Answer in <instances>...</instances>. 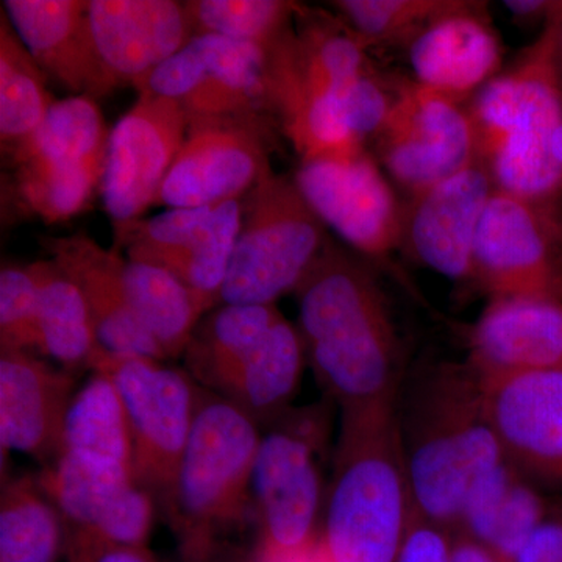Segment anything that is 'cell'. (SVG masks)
Masks as SVG:
<instances>
[{"label": "cell", "mask_w": 562, "mask_h": 562, "mask_svg": "<svg viewBox=\"0 0 562 562\" xmlns=\"http://www.w3.org/2000/svg\"><path fill=\"white\" fill-rule=\"evenodd\" d=\"M294 292L306 360L342 414L397 402L401 342L369 262L328 239Z\"/></svg>", "instance_id": "1"}, {"label": "cell", "mask_w": 562, "mask_h": 562, "mask_svg": "<svg viewBox=\"0 0 562 562\" xmlns=\"http://www.w3.org/2000/svg\"><path fill=\"white\" fill-rule=\"evenodd\" d=\"M398 401L342 414L321 541L333 562H397L412 528Z\"/></svg>", "instance_id": "2"}, {"label": "cell", "mask_w": 562, "mask_h": 562, "mask_svg": "<svg viewBox=\"0 0 562 562\" xmlns=\"http://www.w3.org/2000/svg\"><path fill=\"white\" fill-rule=\"evenodd\" d=\"M398 417L416 513L457 531L472 484L506 461L479 373L469 362L438 366L414 384Z\"/></svg>", "instance_id": "3"}, {"label": "cell", "mask_w": 562, "mask_h": 562, "mask_svg": "<svg viewBox=\"0 0 562 562\" xmlns=\"http://www.w3.org/2000/svg\"><path fill=\"white\" fill-rule=\"evenodd\" d=\"M561 20L562 2L532 46L487 81L468 109L495 190L543 203H562V166L552 150L562 125Z\"/></svg>", "instance_id": "4"}, {"label": "cell", "mask_w": 562, "mask_h": 562, "mask_svg": "<svg viewBox=\"0 0 562 562\" xmlns=\"http://www.w3.org/2000/svg\"><path fill=\"white\" fill-rule=\"evenodd\" d=\"M261 435L260 425L241 409L201 392L165 514L184 562H214L227 536L246 527Z\"/></svg>", "instance_id": "5"}, {"label": "cell", "mask_w": 562, "mask_h": 562, "mask_svg": "<svg viewBox=\"0 0 562 562\" xmlns=\"http://www.w3.org/2000/svg\"><path fill=\"white\" fill-rule=\"evenodd\" d=\"M328 239L295 180L269 173L246 195L221 303L276 305L297 290Z\"/></svg>", "instance_id": "6"}, {"label": "cell", "mask_w": 562, "mask_h": 562, "mask_svg": "<svg viewBox=\"0 0 562 562\" xmlns=\"http://www.w3.org/2000/svg\"><path fill=\"white\" fill-rule=\"evenodd\" d=\"M111 131L95 99L70 95L9 151L21 205L49 224L79 214L102 187Z\"/></svg>", "instance_id": "7"}, {"label": "cell", "mask_w": 562, "mask_h": 562, "mask_svg": "<svg viewBox=\"0 0 562 562\" xmlns=\"http://www.w3.org/2000/svg\"><path fill=\"white\" fill-rule=\"evenodd\" d=\"M91 371L109 373L116 384L131 427L133 475L165 516L198 413V383L162 361L103 349Z\"/></svg>", "instance_id": "8"}, {"label": "cell", "mask_w": 562, "mask_h": 562, "mask_svg": "<svg viewBox=\"0 0 562 562\" xmlns=\"http://www.w3.org/2000/svg\"><path fill=\"white\" fill-rule=\"evenodd\" d=\"M472 283L491 299L562 303V203L492 192L473 244Z\"/></svg>", "instance_id": "9"}, {"label": "cell", "mask_w": 562, "mask_h": 562, "mask_svg": "<svg viewBox=\"0 0 562 562\" xmlns=\"http://www.w3.org/2000/svg\"><path fill=\"white\" fill-rule=\"evenodd\" d=\"M316 427L308 417L281 414L261 435L251 476L258 525L255 558L291 553L321 535V473Z\"/></svg>", "instance_id": "10"}, {"label": "cell", "mask_w": 562, "mask_h": 562, "mask_svg": "<svg viewBox=\"0 0 562 562\" xmlns=\"http://www.w3.org/2000/svg\"><path fill=\"white\" fill-rule=\"evenodd\" d=\"M271 128L265 113L188 120L179 157L158 194V205L202 209L239 201L271 171Z\"/></svg>", "instance_id": "11"}, {"label": "cell", "mask_w": 562, "mask_h": 562, "mask_svg": "<svg viewBox=\"0 0 562 562\" xmlns=\"http://www.w3.org/2000/svg\"><path fill=\"white\" fill-rule=\"evenodd\" d=\"M375 150L376 161L409 198L479 160L469 110L414 80L397 88Z\"/></svg>", "instance_id": "12"}, {"label": "cell", "mask_w": 562, "mask_h": 562, "mask_svg": "<svg viewBox=\"0 0 562 562\" xmlns=\"http://www.w3.org/2000/svg\"><path fill=\"white\" fill-rule=\"evenodd\" d=\"M303 198L357 254L380 266L402 250L405 205L368 150L302 161L294 177Z\"/></svg>", "instance_id": "13"}, {"label": "cell", "mask_w": 562, "mask_h": 562, "mask_svg": "<svg viewBox=\"0 0 562 562\" xmlns=\"http://www.w3.org/2000/svg\"><path fill=\"white\" fill-rule=\"evenodd\" d=\"M187 131L183 106L147 91L114 125L101 187L114 231L157 203Z\"/></svg>", "instance_id": "14"}, {"label": "cell", "mask_w": 562, "mask_h": 562, "mask_svg": "<svg viewBox=\"0 0 562 562\" xmlns=\"http://www.w3.org/2000/svg\"><path fill=\"white\" fill-rule=\"evenodd\" d=\"M266 50L217 35H195L151 72L138 92L172 99L188 120L265 113Z\"/></svg>", "instance_id": "15"}, {"label": "cell", "mask_w": 562, "mask_h": 562, "mask_svg": "<svg viewBox=\"0 0 562 562\" xmlns=\"http://www.w3.org/2000/svg\"><path fill=\"white\" fill-rule=\"evenodd\" d=\"M38 479L66 528L91 531L113 542L147 546L158 506L127 465L61 453Z\"/></svg>", "instance_id": "16"}, {"label": "cell", "mask_w": 562, "mask_h": 562, "mask_svg": "<svg viewBox=\"0 0 562 562\" xmlns=\"http://www.w3.org/2000/svg\"><path fill=\"white\" fill-rule=\"evenodd\" d=\"M506 460L525 479L562 490V369L480 375Z\"/></svg>", "instance_id": "17"}, {"label": "cell", "mask_w": 562, "mask_h": 562, "mask_svg": "<svg viewBox=\"0 0 562 562\" xmlns=\"http://www.w3.org/2000/svg\"><path fill=\"white\" fill-rule=\"evenodd\" d=\"M495 191L482 160L417 192L405 205L402 250L447 279L472 283V254L484 210Z\"/></svg>", "instance_id": "18"}, {"label": "cell", "mask_w": 562, "mask_h": 562, "mask_svg": "<svg viewBox=\"0 0 562 562\" xmlns=\"http://www.w3.org/2000/svg\"><path fill=\"white\" fill-rule=\"evenodd\" d=\"M406 47L414 81L454 101L501 74L502 40L487 3L450 0Z\"/></svg>", "instance_id": "19"}, {"label": "cell", "mask_w": 562, "mask_h": 562, "mask_svg": "<svg viewBox=\"0 0 562 562\" xmlns=\"http://www.w3.org/2000/svg\"><path fill=\"white\" fill-rule=\"evenodd\" d=\"M2 10L40 68L74 95L99 99L120 88L103 65L87 0H3Z\"/></svg>", "instance_id": "20"}, {"label": "cell", "mask_w": 562, "mask_h": 562, "mask_svg": "<svg viewBox=\"0 0 562 562\" xmlns=\"http://www.w3.org/2000/svg\"><path fill=\"white\" fill-rule=\"evenodd\" d=\"M90 22L105 68L136 90L195 36L177 0H90Z\"/></svg>", "instance_id": "21"}, {"label": "cell", "mask_w": 562, "mask_h": 562, "mask_svg": "<svg viewBox=\"0 0 562 562\" xmlns=\"http://www.w3.org/2000/svg\"><path fill=\"white\" fill-rule=\"evenodd\" d=\"M76 394L72 373L32 351H0V450L49 465L60 452L63 425Z\"/></svg>", "instance_id": "22"}, {"label": "cell", "mask_w": 562, "mask_h": 562, "mask_svg": "<svg viewBox=\"0 0 562 562\" xmlns=\"http://www.w3.org/2000/svg\"><path fill=\"white\" fill-rule=\"evenodd\" d=\"M43 244L80 288L103 350L166 361L133 310L125 288V258L116 247L105 249L87 233L46 238Z\"/></svg>", "instance_id": "23"}, {"label": "cell", "mask_w": 562, "mask_h": 562, "mask_svg": "<svg viewBox=\"0 0 562 562\" xmlns=\"http://www.w3.org/2000/svg\"><path fill=\"white\" fill-rule=\"evenodd\" d=\"M479 375L562 369V303L495 297L469 335Z\"/></svg>", "instance_id": "24"}, {"label": "cell", "mask_w": 562, "mask_h": 562, "mask_svg": "<svg viewBox=\"0 0 562 562\" xmlns=\"http://www.w3.org/2000/svg\"><path fill=\"white\" fill-rule=\"evenodd\" d=\"M306 361L301 331L281 317L216 395L258 425H271L294 398Z\"/></svg>", "instance_id": "25"}, {"label": "cell", "mask_w": 562, "mask_h": 562, "mask_svg": "<svg viewBox=\"0 0 562 562\" xmlns=\"http://www.w3.org/2000/svg\"><path fill=\"white\" fill-rule=\"evenodd\" d=\"M281 317L276 305L221 303L211 310L183 353L191 379L217 394Z\"/></svg>", "instance_id": "26"}, {"label": "cell", "mask_w": 562, "mask_h": 562, "mask_svg": "<svg viewBox=\"0 0 562 562\" xmlns=\"http://www.w3.org/2000/svg\"><path fill=\"white\" fill-rule=\"evenodd\" d=\"M32 268L40 295L36 351L69 373L91 371L102 346L80 288L52 258L32 262Z\"/></svg>", "instance_id": "27"}, {"label": "cell", "mask_w": 562, "mask_h": 562, "mask_svg": "<svg viewBox=\"0 0 562 562\" xmlns=\"http://www.w3.org/2000/svg\"><path fill=\"white\" fill-rule=\"evenodd\" d=\"M65 519L38 475L2 480L0 562H57L66 552Z\"/></svg>", "instance_id": "28"}, {"label": "cell", "mask_w": 562, "mask_h": 562, "mask_svg": "<svg viewBox=\"0 0 562 562\" xmlns=\"http://www.w3.org/2000/svg\"><path fill=\"white\" fill-rule=\"evenodd\" d=\"M241 222V201L221 203L214 206L210 220L190 241L139 261L160 266L176 276L206 314L221 305L222 288L227 280Z\"/></svg>", "instance_id": "29"}, {"label": "cell", "mask_w": 562, "mask_h": 562, "mask_svg": "<svg viewBox=\"0 0 562 562\" xmlns=\"http://www.w3.org/2000/svg\"><path fill=\"white\" fill-rule=\"evenodd\" d=\"M124 280L136 316L166 360L183 357L205 316L194 294L171 272L150 262L125 258Z\"/></svg>", "instance_id": "30"}, {"label": "cell", "mask_w": 562, "mask_h": 562, "mask_svg": "<svg viewBox=\"0 0 562 562\" xmlns=\"http://www.w3.org/2000/svg\"><path fill=\"white\" fill-rule=\"evenodd\" d=\"M61 453L87 454L120 462L133 471V449L127 413L109 373L92 371L76 391L66 413Z\"/></svg>", "instance_id": "31"}, {"label": "cell", "mask_w": 562, "mask_h": 562, "mask_svg": "<svg viewBox=\"0 0 562 562\" xmlns=\"http://www.w3.org/2000/svg\"><path fill=\"white\" fill-rule=\"evenodd\" d=\"M54 95L47 76L24 46L5 11H0V138L10 150L43 124Z\"/></svg>", "instance_id": "32"}, {"label": "cell", "mask_w": 562, "mask_h": 562, "mask_svg": "<svg viewBox=\"0 0 562 562\" xmlns=\"http://www.w3.org/2000/svg\"><path fill=\"white\" fill-rule=\"evenodd\" d=\"M194 35H217L262 49L291 29L301 5L286 0H188Z\"/></svg>", "instance_id": "33"}, {"label": "cell", "mask_w": 562, "mask_h": 562, "mask_svg": "<svg viewBox=\"0 0 562 562\" xmlns=\"http://www.w3.org/2000/svg\"><path fill=\"white\" fill-rule=\"evenodd\" d=\"M450 0H336L341 20L372 44H408Z\"/></svg>", "instance_id": "34"}, {"label": "cell", "mask_w": 562, "mask_h": 562, "mask_svg": "<svg viewBox=\"0 0 562 562\" xmlns=\"http://www.w3.org/2000/svg\"><path fill=\"white\" fill-rule=\"evenodd\" d=\"M38 281L32 265H7L0 271V351L36 350Z\"/></svg>", "instance_id": "35"}, {"label": "cell", "mask_w": 562, "mask_h": 562, "mask_svg": "<svg viewBox=\"0 0 562 562\" xmlns=\"http://www.w3.org/2000/svg\"><path fill=\"white\" fill-rule=\"evenodd\" d=\"M395 94H391L372 69L366 70L341 91L336 92V101L347 128L364 146L366 140L375 139L382 132L390 117Z\"/></svg>", "instance_id": "36"}, {"label": "cell", "mask_w": 562, "mask_h": 562, "mask_svg": "<svg viewBox=\"0 0 562 562\" xmlns=\"http://www.w3.org/2000/svg\"><path fill=\"white\" fill-rule=\"evenodd\" d=\"M65 554L68 562H162L147 546L113 542L77 528H68Z\"/></svg>", "instance_id": "37"}, {"label": "cell", "mask_w": 562, "mask_h": 562, "mask_svg": "<svg viewBox=\"0 0 562 562\" xmlns=\"http://www.w3.org/2000/svg\"><path fill=\"white\" fill-rule=\"evenodd\" d=\"M452 536L416 513L397 562H450Z\"/></svg>", "instance_id": "38"}, {"label": "cell", "mask_w": 562, "mask_h": 562, "mask_svg": "<svg viewBox=\"0 0 562 562\" xmlns=\"http://www.w3.org/2000/svg\"><path fill=\"white\" fill-rule=\"evenodd\" d=\"M513 562H562V514L547 517Z\"/></svg>", "instance_id": "39"}, {"label": "cell", "mask_w": 562, "mask_h": 562, "mask_svg": "<svg viewBox=\"0 0 562 562\" xmlns=\"http://www.w3.org/2000/svg\"><path fill=\"white\" fill-rule=\"evenodd\" d=\"M560 5L561 2H550V0H505L503 2V7L509 11L513 20L520 24H536V22L546 24Z\"/></svg>", "instance_id": "40"}, {"label": "cell", "mask_w": 562, "mask_h": 562, "mask_svg": "<svg viewBox=\"0 0 562 562\" xmlns=\"http://www.w3.org/2000/svg\"><path fill=\"white\" fill-rule=\"evenodd\" d=\"M450 562H501V560L482 543L457 532L452 538Z\"/></svg>", "instance_id": "41"}, {"label": "cell", "mask_w": 562, "mask_h": 562, "mask_svg": "<svg viewBox=\"0 0 562 562\" xmlns=\"http://www.w3.org/2000/svg\"><path fill=\"white\" fill-rule=\"evenodd\" d=\"M254 562H333L331 558L328 557L327 550H325L324 543L319 538L316 541L310 543V546L303 547L301 550L295 552L276 554V557L255 558Z\"/></svg>", "instance_id": "42"}, {"label": "cell", "mask_w": 562, "mask_h": 562, "mask_svg": "<svg viewBox=\"0 0 562 562\" xmlns=\"http://www.w3.org/2000/svg\"><path fill=\"white\" fill-rule=\"evenodd\" d=\"M552 150L554 158L562 166V125L558 128L557 133L553 136Z\"/></svg>", "instance_id": "43"}, {"label": "cell", "mask_w": 562, "mask_h": 562, "mask_svg": "<svg viewBox=\"0 0 562 562\" xmlns=\"http://www.w3.org/2000/svg\"><path fill=\"white\" fill-rule=\"evenodd\" d=\"M558 63H560V69L562 74V20L560 25V33H558Z\"/></svg>", "instance_id": "44"}]
</instances>
